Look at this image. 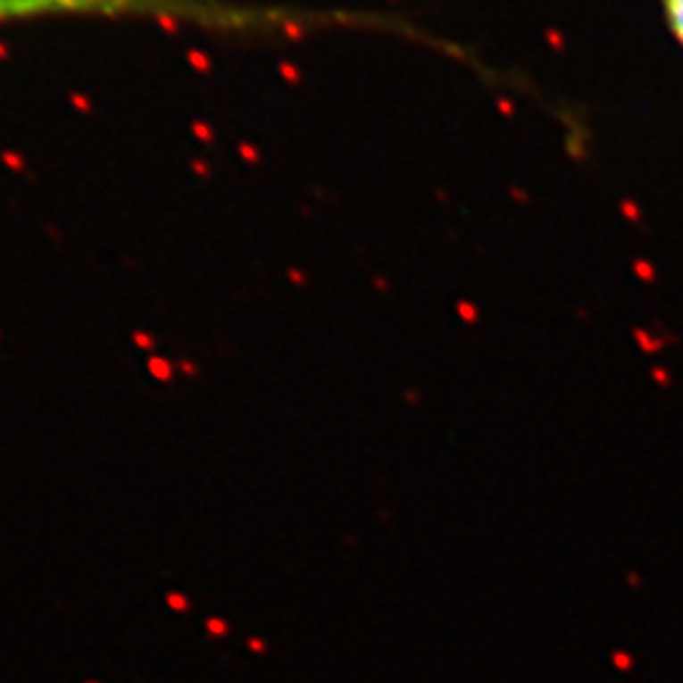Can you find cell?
I'll return each instance as SVG.
<instances>
[{"label": "cell", "instance_id": "6da1fadb", "mask_svg": "<svg viewBox=\"0 0 683 683\" xmlns=\"http://www.w3.org/2000/svg\"><path fill=\"white\" fill-rule=\"evenodd\" d=\"M663 3H666L671 29H673V33L679 36V41L683 44V0H663Z\"/></svg>", "mask_w": 683, "mask_h": 683}]
</instances>
